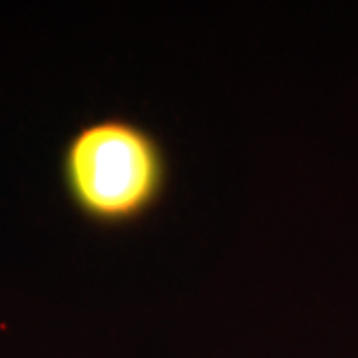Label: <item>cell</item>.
Masks as SVG:
<instances>
[{"label":"cell","mask_w":358,"mask_h":358,"mask_svg":"<svg viewBox=\"0 0 358 358\" xmlns=\"http://www.w3.org/2000/svg\"><path fill=\"white\" fill-rule=\"evenodd\" d=\"M70 203L98 227H126L164 199L169 164L162 141L138 122L108 115L78 128L62 152Z\"/></svg>","instance_id":"1"}]
</instances>
